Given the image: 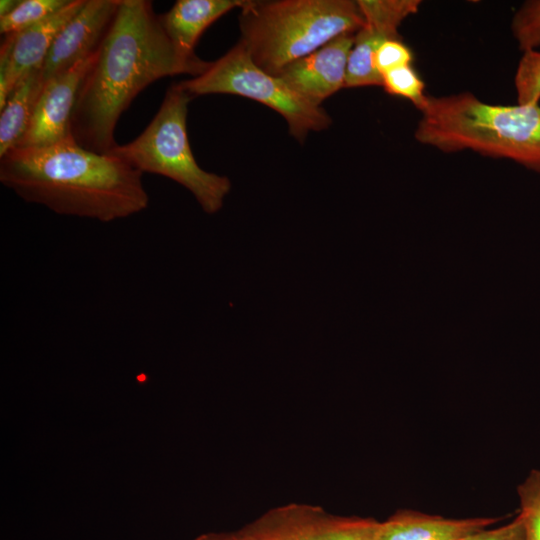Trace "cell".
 Here are the masks:
<instances>
[{"instance_id": "6da1fadb", "label": "cell", "mask_w": 540, "mask_h": 540, "mask_svg": "<svg viewBox=\"0 0 540 540\" xmlns=\"http://www.w3.org/2000/svg\"><path fill=\"white\" fill-rule=\"evenodd\" d=\"M211 62L181 54L147 0H121L114 20L82 81L69 132L85 149L108 154L115 128L134 98L158 79L202 74Z\"/></svg>"}, {"instance_id": "7a4b0ae2", "label": "cell", "mask_w": 540, "mask_h": 540, "mask_svg": "<svg viewBox=\"0 0 540 540\" xmlns=\"http://www.w3.org/2000/svg\"><path fill=\"white\" fill-rule=\"evenodd\" d=\"M143 173L111 154L83 148L69 136L0 157V182L28 203L59 215L112 222L149 206Z\"/></svg>"}, {"instance_id": "3957f363", "label": "cell", "mask_w": 540, "mask_h": 540, "mask_svg": "<svg viewBox=\"0 0 540 540\" xmlns=\"http://www.w3.org/2000/svg\"><path fill=\"white\" fill-rule=\"evenodd\" d=\"M415 139L445 153L472 150L540 173V105L488 104L471 92L428 96Z\"/></svg>"}, {"instance_id": "277c9868", "label": "cell", "mask_w": 540, "mask_h": 540, "mask_svg": "<svg viewBox=\"0 0 540 540\" xmlns=\"http://www.w3.org/2000/svg\"><path fill=\"white\" fill-rule=\"evenodd\" d=\"M239 20V42L272 75L341 35L355 34L364 23L352 0H248Z\"/></svg>"}, {"instance_id": "5b68a950", "label": "cell", "mask_w": 540, "mask_h": 540, "mask_svg": "<svg viewBox=\"0 0 540 540\" xmlns=\"http://www.w3.org/2000/svg\"><path fill=\"white\" fill-rule=\"evenodd\" d=\"M194 98L177 83L166 91L151 122L134 140L117 144L108 154L142 173L165 176L189 190L204 212L214 214L231 189L230 180L203 170L192 153L187 134L188 104Z\"/></svg>"}, {"instance_id": "8992f818", "label": "cell", "mask_w": 540, "mask_h": 540, "mask_svg": "<svg viewBox=\"0 0 540 540\" xmlns=\"http://www.w3.org/2000/svg\"><path fill=\"white\" fill-rule=\"evenodd\" d=\"M177 85L192 97L206 94H234L258 101L286 120L290 134L303 142L311 131L328 128L332 122L321 106L294 91L279 76L261 69L238 42L200 75Z\"/></svg>"}, {"instance_id": "52a82bcc", "label": "cell", "mask_w": 540, "mask_h": 540, "mask_svg": "<svg viewBox=\"0 0 540 540\" xmlns=\"http://www.w3.org/2000/svg\"><path fill=\"white\" fill-rule=\"evenodd\" d=\"M380 522L373 518L333 515L305 503L282 505L241 530L255 540H378Z\"/></svg>"}, {"instance_id": "ba28073f", "label": "cell", "mask_w": 540, "mask_h": 540, "mask_svg": "<svg viewBox=\"0 0 540 540\" xmlns=\"http://www.w3.org/2000/svg\"><path fill=\"white\" fill-rule=\"evenodd\" d=\"M364 18L355 33L349 55L345 88L382 86V78L372 65L375 50L386 40L400 39L398 28L417 13L419 0H358Z\"/></svg>"}, {"instance_id": "9c48e42d", "label": "cell", "mask_w": 540, "mask_h": 540, "mask_svg": "<svg viewBox=\"0 0 540 540\" xmlns=\"http://www.w3.org/2000/svg\"><path fill=\"white\" fill-rule=\"evenodd\" d=\"M97 51L45 82L29 127L16 147L47 146L71 136L70 120L77 94Z\"/></svg>"}, {"instance_id": "30bf717a", "label": "cell", "mask_w": 540, "mask_h": 540, "mask_svg": "<svg viewBox=\"0 0 540 540\" xmlns=\"http://www.w3.org/2000/svg\"><path fill=\"white\" fill-rule=\"evenodd\" d=\"M84 3L85 0H70L49 18L19 33L4 35L0 49V110L18 81L28 72L42 68L56 36Z\"/></svg>"}, {"instance_id": "8fae6325", "label": "cell", "mask_w": 540, "mask_h": 540, "mask_svg": "<svg viewBox=\"0 0 540 540\" xmlns=\"http://www.w3.org/2000/svg\"><path fill=\"white\" fill-rule=\"evenodd\" d=\"M121 0H85L56 36L42 66L44 81L69 69L98 50Z\"/></svg>"}, {"instance_id": "7c38bea8", "label": "cell", "mask_w": 540, "mask_h": 540, "mask_svg": "<svg viewBox=\"0 0 540 540\" xmlns=\"http://www.w3.org/2000/svg\"><path fill=\"white\" fill-rule=\"evenodd\" d=\"M355 34L341 35L313 53L285 66L276 76L310 103H321L345 88Z\"/></svg>"}, {"instance_id": "4fadbf2b", "label": "cell", "mask_w": 540, "mask_h": 540, "mask_svg": "<svg viewBox=\"0 0 540 540\" xmlns=\"http://www.w3.org/2000/svg\"><path fill=\"white\" fill-rule=\"evenodd\" d=\"M490 517L450 519L413 510H400L380 522L378 540H462L495 524Z\"/></svg>"}, {"instance_id": "5bb4252c", "label": "cell", "mask_w": 540, "mask_h": 540, "mask_svg": "<svg viewBox=\"0 0 540 540\" xmlns=\"http://www.w3.org/2000/svg\"><path fill=\"white\" fill-rule=\"evenodd\" d=\"M248 0H178L159 15L160 23L177 50L186 57H196L194 48L202 33L218 18Z\"/></svg>"}, {"instance_id": "9a60e30c", "label": "cell", "mask_w": 540, "mask_h": 540, "mask_svg": "<svg viewBox=\"0 0 540 540\" xmlns=\"http://www.w3.org/2000/svg\"><path fill=\"white\" fill-rule=\"evenodd\" d=\"M45 81L42 68L25 74L0 110V157L17 146L25 135Z\"/></svg>"}, {"instance_id": "2e32d148", "label": "cell", "mask_w": 540, "mask_h": 540, "mask_svg": "<svg viewBox=\"0 0 540 540\" xmlns=\"http://www.w3.org/2000/svg\"><path fill=\"white\" fill-rule=\"evenodd\" d=\"M70 0H20L17 7L0 18V32L15 34L57 13Z\"/></svg>"}, {"instance_id": "e0dca14e", "label": "cell", "mask_w": 540, "mask_h": 540, "mask_svg": "<svg viewBox=\"0 0 540 540\" xmlns=\"http://www.w3.org/2000/svg\"><path fill=\"white\" fill-rule=\"evenodd\" d=\"M517 490L525 540H540V470H533Z\"/></svg>"}, {"instance_id": "ac0fdd59", "label": "cell", "mask_w": 540, "mask_h": 540, "mask_svg": "<svg viewBox=\"0 0 540 540\" xmlns=\"http://www.w3.org/2000/svg\"><path fill=\"white\" fill-rule=\"evenodd\" d=\"M381 78L387 93L410 100L418 110L423 106L427 98L425 84L411 65L387 71Z\"/></svg>"}, {"instance_id": "d6986e66", "label": "cell", "mask_w": 540, "mask_h": 540, "mask_svg": "<svg viewBox=\"0 0 540 540\" xmlns=\"http://www.w3.org/2000/svg\"><path fill=\"white\" fill-rule=\"evenodd\" d=\"M514 84L518 104H538L540 100V52L526 51L519 60Z\"/></svg>"}, {"instance_id": "ffe728a7", "label": "cell", "mask_w": 540, "mask_h": 540, "mask_svg": "<svg viewBox=\"0 0 540 540\" xmlns=\"http://www.w3.org/2000/svg\"><path fill=\"white\" fill-rule=\"evenodd\" d=\"M511 30L522 51L540 47V0L522 4L512 18Z\"/></svg>"}, {"instance_id": "44dd1931", "label": "cell", "mask_w": 540, "mask_h": 540, "mask_svg": "<svg viewBox=\"0 0 540 540\" xmlns=\"http://www.w3.org/2000/svg\"><path fill=\"white\" fill-rule=\"evenodd\" d=\"M413 53L401 39H390L383 42L373 53L372 65L381 76L392 69L411 65Z\"/></svg>"}, {"instance_id": "7402d4cb", "label": "cell", "mask_w": 540, "mask_h": 540, "mask_svg": "<svg viewBox=\"0 0 540 540\" xmlns=\"http://www.w3.org/2000/svg\"><path fill=\"white\" fill-rule=\"evenodd\" d=\"M462 540H525V531L521 518L517 516L508 524L477 531Z\"/></svg>"}, {"instance_id": "603a6c76", "label": "cell", "mask_w": 540, "mask_h": 540, "mask_svg": "<svg viewBox=\"0 0 540 540\" xmlns=\"http://www.w3.org/2000/svg\"><path fill=\"white\" fill-rule=\"evenodd\" d=\"M194 540H255L242 530L228 533H206L196 537Z\"/></svg>"}, {"instance_id": "cb8c5ba5", "label": "cell", "mask_w": 540, "mask_h": 540, "mask_svg": "<svg viewBox=\"0 0 540 540\" xmlns=\"http://www.w3.org/2000/svg\"><path fill=\"white\" fill-rule=\"evenodd\" d=\"M20 3L19 0H1L0 1V18L11 13L17 5Z\"/></svg>"}]
</instances>
